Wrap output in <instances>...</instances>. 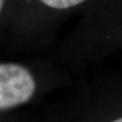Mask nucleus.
Masks as SVG:
<instances>
[{"mask_svg":"<svg viewBox=\"0 0 122 122\" xmlns=\"http://www.w3.org/2000/svg\"><path fill=\"white\" fill-rule=\"evenodd\" d=\"M113 122H122V118H119V119H117V120H114Z\"/></svg>","mask_w":122,"mask_h":122,"instance_id":"20e7f679","label":"nucleus"},{"mask_svg":"<svg viewBox=\"0 0 122 122\" xmlns=\"http://www.w3.org/2000/svg\"><path fill=\"white\" fill-rule=\"evenodd\" d=\"M45 6L54 9H67L83 4L86 0H40Z\"/></svg>","mask_w":122,"mask_h":122,"instance_id":"f03ea898","label":"nucleus"},{"mask_svg":"<svg viewBox=\"0 0 122 122\" xmlns=\"http://www.w3.org/2000/svg\"><path fill=\"white\" fill-rule=\"evenodd\" d=\"M35 89V79L27 68L18 63H0V111L27 103Z\"/></svg>","mask_w":122,"mask_h":122,"instance_id":"f257e3e1","label":"nucleus"},{"mask_svg":"<svg viewBox=\"0 0 122 122\" xmlns=\"http://www.w3.org/2000/svg\"><path fill=\"white\" fill-rule=\"evenodd\" d=\"M4 4H5V0H0V13H1V10H2Z\"/></svg>","mask_w":122,"mask_h":122,"instance_id":"7ed1b4c3","label":"nucleus"}]
</instances>
